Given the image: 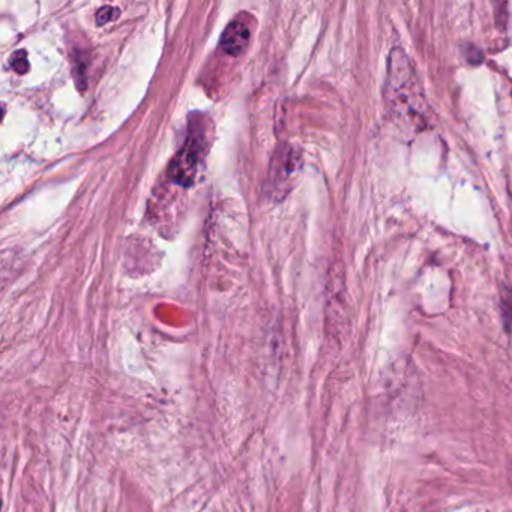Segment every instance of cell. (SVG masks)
<instances>
[{"mask_svg": "<svg viewBox=\"0 0 512 512\" xmlns=\"http://www.w3.org/2000/svg\"><path fill=\"white\" fill-rule=\"evenodd\" d=\"M11 67L17 74H26L31 68L28 61V53L25 50H19L11 56Z\"/></svg>", "mask_w": 512, "mask_h": 512, "instance_id": "cell-5", "label": "cell"}, {"mask_svg": "<svg viewBox=\"0 0 512 512\" xmlns=\"http://www.w3.org/2000/svg\"><path fill=\"white\" fill-rule=\"evenodd\" d=\"M203 145H205V140H203L202 134L197 133L196 130H191L184 148L178 152L175 160L170 164V178L173 182L182 185V187L193 185L197 167H199L200 160H202Z\"/></svg>", "mask_w": 512, "mask_h": 512, "instance_id": "cell-2", "label": "cell"}, {"mask_svg": "<svg viewBox=\"0 0 512 512\" xmlns=\"http://www.w3.org/2000/svg\"><path fill=\"white\" fill-rule=\"evenodd\" d=\"M251 41V26L244 17L233 20L221 37V49L230 56H239Z\"/></svg>", "mask_w": 512, "mask_h": 512, "instance_id": "cell-3", "label": "cell"}, {"mask_svg": "<svg viewBox=\"0 0 512 512\" xmlns=\"http://www.w3.org/2000/svg\"><path fill=\"white\" fill-rule=\"evenodd\" d=\"M119 16H121V10H119V8L106 5V7L100 8V10L97 11L95 22H97L98 26H104L107 25V23L115 22Z\"/></svg>", "mask_w": 512, "mask_h": 512, "instance_id": "cell-4", "label": "cell"}, {"mask_svg": "<svg viewBox=\"0 0 512 512\" xmlns=\"http://www.w3.org/2000/svg\"><path fill=\"white\" fill-rule=\"evenodd\" d=\"M385 100L392 121L404 130L419 131L427 125V103L419 91L409 59L395 49L389 56Z\"/></svg>", "mask_w": 512, "mask_h": 512, "instance_id": "cell-1", "label": "cell"}]
</instances>
